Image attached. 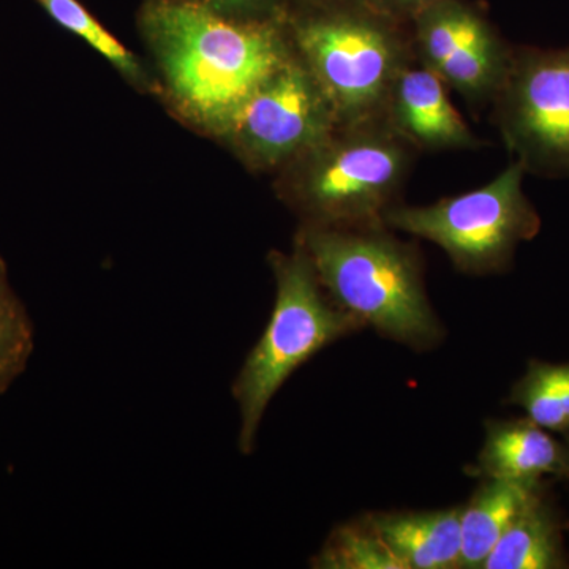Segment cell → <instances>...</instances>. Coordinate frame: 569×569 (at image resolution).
<instances>
[{"mask_svg": "<svg viewBox=\"0 0 569 569\" xmlns=\"http://www.w3.org/2000/svg\"><path fill=\"white\" fill-rule=\"evenodd\" d=\"M509 402L522 407L531 422L550 430H569V365L533 362Z\"/></svg>", "mask_w": 569, "mask_h": 569, "instance_id": "cell-15", "label": "cell"}, {"mask_svg": "<svg viewBox=\"0 0 569 569\" xmlns=\"http://www.w3.org/2000/svg\"><path fill=\"white\" fill-rule=\"evenodd\" d=\"M228 17L271 18L284 14L282 0H187Z\"/></svg>", "mask_w": 569, "mask_h": 569, "instance_id": "cell-19", "label": "cell"}, {"mask_svg": "<svg viewBox=\"0 0 569 569\" xmlns=\"http://www.w3.org/2000/svg\"><path fill=\"white\" fill-rule=\"evenodd\" d=\"M298 58L320 86L337 122L383 114L399 71L415 58L408 24L391 20L361 0L307 7L287 17Z\"/></svg>", "mask_w": 569, "mask_h": 569, "instance_id": "cell-4", "label": "cell"}, {"mask_svg": "<svg viewBox=\"0 0 569 569\" xmlns=\"http://www.w3.org/2000/svg\"><path fill=\"white\" fill-rule=\"evenodd\" d=\"M268 260L276 279L274 307L231 388L241 419L238 449L244 456L253 455L266 410L284 381L323 348L365 329L325 290L301 246L291 253L272 252Z\"/></svg>", "mask_w": 569, "mask_h": 569, "instance_id": "cell-5", "label": "cell"}, {"mask_svg": "<svg viewBox=\"0 0 569 569\" xmlns=\"http://www.w3.org/2000/svg\"><path fill=\"white\" fill-rule=\"evenodd\" d=\"M299 3L306 7H320L328 6V3L339 2V0H298Z\"/></svg>", "mask_w": 569, "mask_h": 569, "instance_id": "cell-21", "label": "cell"}, {"mask_svg": "<svg viewBox=\"0 0 569 569\" xmlns=\"http://www.w3.org/2000/svg\"><path fill=\"white\" fill-rule=\"evenodd\" d=\"M37 2L61 28L91 44L93 50L100 52L108 62L112 63V67L121 71L127 80L141 88L151 86L133 52L127 50L121 41L112 37L78 0H37Z\"/></svg>", "mask_w": 569, "mask_h": 569, "instance_id": "cell-17", "label": "cell"}, {"mask_svg": "<svg viewBox=\"0 0 569 569\" xmlns=\"http://www.w3.org/2000/svg\"><path fill=\"white\" fill-rule=\"evenodd\" d=\"M462 505L432 511L367 512L402 569H459Z\"/></svg>", "mask_w": 569, "mask_h": 569, "instance_id": "cell-12", "label": "cell"}, {"mask_svg": "<svg viewBox=\"0 0 569 569\" xmlns=\"http://www.w3.org/2000/svg\"><path fill=\"white\" fill-rule=\"evenodd\" d=\"M32 351L31 318L14 295L7 266L0 257V395L24 372Z\"/></svg>", "mask_w": 569, "mask_h": 569, "instance_id": "cell-18", "label": "cell"}, {"mask_svg": "<svg viewBox=\"0 0 569 569\" xmlns=\"http://www.w3.org/2000/svg\"><path fill=\"white\" fill-rule=\"evenodd\" d=\"M361 2L391 20L410 24L419 11L425 10L433 0H361Z\"/></svg>", "mask_w": 569, "mask_h": 569, "instance_id": "cell-20", "label": "cell"}, {"mask_svg": "<svg viewBox=\"0 0 569 569\" xmlns=\"http://www.w3.org/2000/svg\"><path fill=\"white\" fill-rule=\"evenodd\" d=\"M537 493V485L482 479L460 515L459 569H482L509 523Z\"/></svg>", "mask_w": 569, "mask_h": 569, "instance_id": "cell-13", "label": "cell"}, {"mask_svg": "<svg viewBox=\"0 0 569 569\" xmlns=\"http://www.w3.org/2000/svg\"><path fill=\"white\" fill-rule=\"evenodd\" d=\"M492 102L505 144L527 173L569 176V47L512 51Z\"/></svg>", "mask_w": 569, "mask_h": 569, "instance_id": "cell-7", "label": "cell"}, {"mask_svg": "<svg viewBox=\"0 0 569 569\" xmlns=\"http://www.w3.org/2000/svg\"><path fill=\"white\" fill-rule=\"evenodd\" d=\"M296 244L309 254L329 296L365 328L415 351L443 342V325L427 296L421 253L387 224H302Z\"/></svg>", "mask_w": 569, "mask_h": 569, "instance_id": "cell-2", "label": "cell"}, {"mask_svg": "<svg viewBox=\"0 0 569 569\" xmlns=\"http://www.w3.org/2000/svg\"><path fill=\"white\" fill-rule=\"evenodd\" d=\"M560 537L537 493L509 523L482 569L560 568Z\"/></svg>", "mask_w": 569, "mask_h": 569, "instance_id": "cell-14", "label": "cell"}, {"mask_svg": "<svg viewBox=\"0 0 569 569\" xmlns=\"http://www.w3.org/2000/svg\"><path fill=\"white\" fill-rule=\"evenodd\" d=\"M568 468V455L559 441L527 419L489 421L477 463L467 471L481 479L537 485L545 475L565 473Z\"/></svg>", "mask_w": 569, "mask_h": 569, "instance_id": "cell-11", "label": "cell"}, {"mask_svg": "<svg viewBox=\"0 0 569 569\" xmlns=\"http://www.w3.org/2000/svg\"><path fill=\"white\" fill-rule=\"evenodd\" d=\"M142 31L174 107L216 134L295 54L287 14L228 17L187 0H151Z\"/></svg>", "mask_w": 569, "mask_h": 569, "instance_id": "cell-1", "label": "cell"}, {"mask_svg": "<svg viewBox=\"0 0 569 569\" xmlns=\"http://www.w3.org/2000/svg\"><path fill=\"white\" fill-rule=\"evenodd\" d=\"M526 173L512 160L479 189L432 204H396L385 224L433 242L463 274H496L507 269L516 247L539 230L538 213L523 192Z\"/></svg>", "mask_w": 569, "mask_h": 569, "instance_id": "cell-6", "label": "cell"}, {"mask_svg": "<svg viewBox=\"0 0 569 569\" xmlns=\"http://www.w3.org/2000/svg\"><path fill=\"white\" fill-rule=\"evenodd\" d=\"M417 152L383 116L339 123L284 167L290 170L284 193L305 227H380L400 203Z\"/></svg>", "mask_w": 569, "mask_h": 569, "instance_id": "cell-3", "label": "cell"}, {"mask_svg": "<svg viewBox=\"0 0 569 569\" xmlns=\"http://www.w3.org/2000/svg\"><path fill=\"white\" fill-rule=\"evenodd\" d=\"M419 62L470 103L492 102L512 50L468 0H433L408 24Z\"/></svg>", "mask_w": 569, "mask_h": 569, "instance_id": "cell-9", "label": "cell"}, {"mask_svg": "<svg viewBox=\"0 0 569 569\" xmlns=\"http://www.w3.org/2000/svg\"><path fill=\"white\" fill-rule=\"evenodd\" d=\"M381 116L417 151H460L481 144L452 107L448 86L417 56L397 74Z\"/></svg>", "mask_w": 569, "mask_h": 569, "instance_id": "cell-10", "label": "cell"}, {"mask_svg": "<svg viewBox=\"0 0 569 569\" xmlns=\"http://www.w3.org/2000/svg\"><path fill=\"white\" fill-rule=\"evenodd\" d=\"M317 569H402L366 518L340 523L310 560Z\"/></svg>", "mask_w": 569, "mask_h": 569, "instance_id": "cell-16", "label": "cell"}, {"mask_svg": "<svg viewBox=\"0 0 569 569\" xmlns=\"http://www.w3.org/2000/svg\"><path fill=\"white\" fill-rule=\"evenodd\" d=\"M335 111L305 63L293 54L238 112L230 138L254 168H284L336 127Z\"/></svg>", "mask_w": 569, "mask_h": 569, "instance_id": "cell-8", "label": "cell"}]
</instances>
